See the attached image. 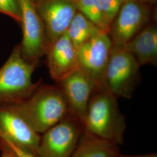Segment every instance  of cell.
Segmentation results:
<instances>
[{
	"label": "cell",
	"mask_w": 157,
	"mask_h": 157,
	"mask_svg": "<svg viewBox=\"0 0 157 157\" xmlns=\"http://www.w3.org/2000/svg\"><path fill=\"white\" fill-rule=\"evenodd\" d=\"M117 98L107 87L95 88L84 119V133L117 146L124 143L126 125Z\"/></svg>",
	"instance_id": "cell-1"
},
{
	"label": "cell",
	"mask_w": 157,
	"mask_h": 157,
	"mask_svg": "<svg viewBox=\"0 0 157 157\" xmlns=\"http://www.w3.org/2000/svg\"><path fill=\"white\" fill-rule=\"evenodd\" d=\"M11 106L40 135L71 113L59 86L41 83L28 98Z\"/></svg>",
	"instance_id": "cell-2"
},
{
	"label": "cell",
	"mask_w": 157,
	"mask_h": 157,
	"mask_svg": "<svg viewBox=\"0 0 157 157\" xmlns=\"http://www.w3.org/2000/svg\"><path fill=\"white\" fill-rule=\"evenodd\" d=\"M37 64L26 62L17 44L0 67V107L11 105L28 98L41 83L32 81Z\"/></svg>",
	"instance_id": "cell-3"
},
{
	"label": "cell",
	"mask_w": 157,
	"mask_h": 157,
	"mask_svg": "<svg viewBox=\"0 0 157 157\" xmlns=\"http://www.w3.org/2000/svg\"><path fill=\"white\" fill-rule=\"evenodd\" d=\"M140 67L128 51L112 47L105 76L107 89L117 98H131L140 82Z\"/></svg>",
	"instance_id": "cell-4"
},
{
	"label": "cell",
	"mask_w": 157,
	"mask_h": 157,
	"mask_svg": "<svg viewBox=\"0 0 157 157\" xmlns=\"http://www.w3.org/2000/svg\"><path fill=\"white\" fill-rule=\"evenodd\" d=\"M83 133V124L71 113L42 134L36 155L71 157Z\"/></svg>",
	"instance_id": "cell-5"
},
{
	"label": "cell",
	"mask_w": 157,
	"mask_h": 157,
	"mask_svg": "<svg viewBox=\"0 0 157 157\" xmlns=\"http://www.w3.org/2000/svg\"><path fill=\"white\" fill-rule=\"evenodd\" d=\"M19 1L22 12V40L19 44L21 56L26 62L37 65L49 47L44 26L34 0Z\"/></svg>",
	"instance_id": "cell-6"
},
{
	"label": "cell",
	"mask_w": 157,
	"mask_h": 157,
	"mask_svg": "<svg viewBox=\"0 0 157 157\" xmlns=\"http://www.w3.org/2000/svg\"><path fill=\"white\" fill-rule=\"evenodd\" d=\"M150 19L149 5L137 0H126L109 29L108 35L112 47L124 48L150 23Z\"/></svg>",
	"instance_id": "cell-7"
},
{
	"label": "cell",
	"mask_w": 157,
	"mask_h": 157,
	"mask_svg": "<svg viewBox=\"0 0 157 157\" xmlns=\"http://www.w3.org/2000/svg\"><path fill=\"white\" fill-rule=\"evenodd\" d=\"M112 47L108 33L102 32L78 49V68L94 81L97 88L107 87L105 76Z\"/></svg>",
	"instance_id": "cell-8"
},
{
	"label": "cell",
	"mask_w": 157,
	"mask_h": 157,
	"mask_svg": "<svg viewBox=\"0 0 157 157\" xmlns=\"http://www.w3.org/2000/svg\"><path fill=\"white\" fill-rule=\"evenodd\" d=\"M49 45L67 32L78 12L75 0H36Z\"/></svg>",
	"instance_id": "cell-9"
},
{
	"label": "cell",
	"mask_w": 157,
	"mask_h": 157,
	"mask_svg": "<svg viewBox=\"0 0 157 157\" xmlns=\"http://www.w3.org/2000/svg\"><path fill=\"white\" fill-rule=\"evenodd\" d=\"M56 83L67 98L71 114L83 126L91 97L97 88L95 83L78 67Z\"/></svg>",
	"instance_id": "cell-10"
},
{
	"label": "cell",
	"mask_w": 157,
	"mask_h": 157,
	"mask_svg": "<svg viewBox=\"0 0 157 157\" xmlns=\"http://www.w3.org/2000/svg\"><path fill=\"white\" fill-rule=\"evenodd\" d=\"M0 136L36 155L41 135L11 105L0 107Z\"/></svg>",
	"instance_id": "cell-11"
},
{
	"label": "cell",
	"mask_w": 157,
	"mask_h": 157,
	"mask_svg": "<svg viewBox=\"0 0 157 157\" xmlns=\"http://www.w3.org/2000/svg\"><path fill=\"white\" fill-rule=\"evenodd\" d=\"M45 56L51 77L56 82L78 67V50L67 32L49 45Z\"/></svg>",
	"instance_id": "cell-12"
},
{
	"label": "cell",
	"mask_w": 157,
	"mask_h": 157,
	"mask_svg": "<svg viewBox=\"0 0 157 157\" xmlns=\"http://www.w3.org/2000/svg\"><path fill=\"white\" fill-rule=\"evenodd\" d=\"M140 66L157 65V26L149 23L137 34L124 48Z\"/></svg>",
	"instance_id": "cell-13"
},
{
	"label": "cell",
	"mask_w": 157,
	"mask_h": 157,
	"mask_svg": "<svg viewBox=\"0 0 157 157\" xmlns=\"http://www.w3.org/2000/svg\"><path fill=\"white\" fill-rule=\"evenodd\" d=\"M119 154L117 145L83 132L71 157H115Z\"/></svg>",
	"instance_id": "cell-14"
},
{
	"label": "cell",
	"mask_w": 157,
	"mask_h": 157,
	"mask_svg": "<svg viewBox=\"0 0 157 157\" xmlns=\"http://www.w3.org/2000/svg\"><path fill=\"white\" fill-rule=\"evenodd\" d=\"M102 32L104 31L78 11L69 25L67 33L78 50L86 41Z\"/></svg>",
	"instance_id": "cell-15"
},
{
	"label": "cell",
	"mask_w": 157,
	"mask_h": 157,
	"mask_svg": "<svg viewBox=\"0 0 157 157\" xmlns=\"http://www.w3.org/2000/svg\"><path fill=\"white\" fill-rule=\"evenodd\" d=\"M78 11L98 28L108 33L109 28L105 21L100 0H75Z\"/></svg>",
	"instance_id": "cell-16"
},
{
	"label": "cell",
	"mask_w": 157,
	"mask_h": 157,
	"mask_svg": "<svg viewBox=\"0 0 157 157\" xmlns=\"http://www.w3.org/2000/svg\"><path fill=\"white\" fill-rule=\"evenodd\" d=\"M126 0H100L105 21L109 28Z\"/></svg>",
	"instance_id": "cell-17"
},
{
	"label": "cell",
	"mask_w": 157,
	"mask_h": 157,
	"mask_svg": "<svg viewBox=\"0 0 157 157\" xmlns=\"http://www.w3.org/2000/svg\"><path fill=\"white\" fill-rule=\"evenodd\" d=\"M0 13L11 17L20 25L22 12L19 0H0Z\"/></svg>",
	"instance_id": "cell-18"
},
{
	"label": "cell",
	"mask_w": 157,
	"mask_h": 157,
	"mask_svg": "<svg viewBox=\"0 0 157 157\" xmlns=\"http://www.w3.org/2000/svg\"><path fill=\"white\" fill-rule=\"evenodd\" d=\"M0 138H1L6 142V144L9 146V147L11 149L12 151L15 153L17 157H38L33 153L27 151L22 148L19 147L18 146H16L13 143H12L11 141L8 140L5 137L0 136Z\"/></svg>",
	"instance_id": "cell-19"
},
{
	"label": "cell",
	"mask_w": 157,
	"mask_h": 157,
	"mask_svg": "<svg viewBox=\"0 0 157 157\" xmlns=\"http://www.w3.org/2000/svg\"><path fill=\"white\" fill-rule=\"evenodd\" d=\"M0 152L1 157H17L15 153L1 138H0Z\"/></svg>",
	"instance_id": "cell-20"
},
{
	"label": "cell",
	"mask_w": 157,
	"mask_h": 157,
	"mask_svg": "<svg viewBox=\"0 0 157 157\" xmlns=\"http://www.w3.org/2000/svg\"><path fill=\"white\" fill-rule=\"evenodd\" d=\"M115 157H157V155L156 154H148L141 155H124L119 154Z\"/></svg>",
	"instance_id": "cell-21"
},
{
	"label": "cell",
	"mask_w": 157,
	"mask_h": 157,
	"mask_svg": "<svg viewBox=\"0 0 157 157\" xmlns=\"http://www.w3.org/2000/svg\"><path fill=\"white\" fill-rule=\"evenodd\" d=\"M141 2L145 3L146 4L148 5H150V4H155L157 1V0H137Z\"/></svg>",
	"instance_id": "cell-22"
},
{
	"label": "cell",
	"mask_w": 157,
	"mask_h": 157,
	"mask_svg": "<svg viewBox=\"0 0 157 157\" xmlns=\"http://www.w3.org/2000/svg\"><path fill=\"white\" fill-rule=\"evenodd\" d=\"M34 1H36V0H34Z\"/></svg>",
	"instance_id": "cell-23"
}]
</instances>
